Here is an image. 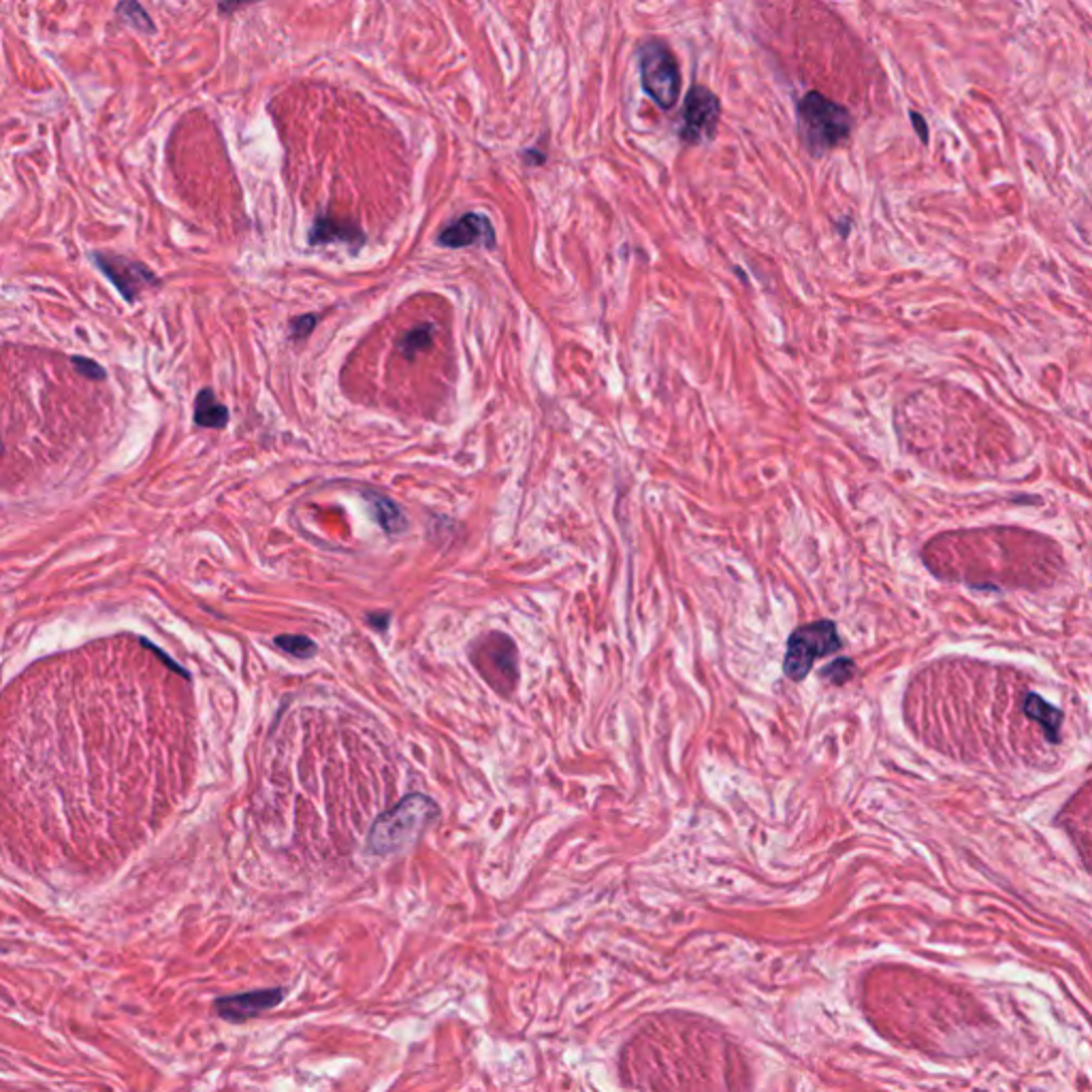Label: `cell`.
Masks as SVG:
<instances>
[{
	"label": "cell",
	"mask_w": 1092,
	"mask_h": 1092,
	"mask_svg": "<svg viewBox=\"0 0 1092 1092\" xmlns=\"http://www.w3.org/2000/svg\"><path fill=\"white\" fill-rule=\"evenodd\" d=\"M389 619H391V615H389V613H385V611L370 613V615L366 617V621H368V626H372V628H374V630H378V632H385V630L389 628Z\"/></svg>",
	"instance_id": "cell-20"
},
{
	"label": "cell",
	"mask_w": 1092,
	"mask_h": 1092,
	"mask_svg": "<svg viewBox=\"0 0 1092 1092\" xmlns=\"http://www.w3.org/2000/svg\"><path fill=\"white\" fill-rule=\"evenodd\" d=\"M363 497H366V501L370 504V510L376 518V523L383 527L389 535H397L408 529V521H406V514L404 510L395 504V501L383 493H376V491H366L363 493Z\"/></svg>",
	"instance_id": "cell-10"
},
{
	"label": "cell",
	"mask_w": 1092,
	"mask_h": 1092,
	"mask_svg": "<svg viewBox=\"0 0 1092 1092\" xmlns=\"http://www.w3.org/2000/svg\"><path fill=\"white\" fill-rule=\"evenodd\" d=\"M911 123H913L915 131H917V135H920V139H922V142L926 144V142H928V125H926V120H924V116H920V114H915V112H911Z\"/></svg>",
	"instance_id": "cell-21"
},
{
	"label": "cell",
	"mask_w": 1092,
	"mask_h": 1092,
	"mask_svg": "<svg viewBox=\"0 0 1092 1092\" xmlns=\"http://www.w3.org/2000/svg\"><path fill=\"white\" fill-rule=\"evenodd\" d=\"M438 818V805L425 794H410L402 803L380 816L368 837V849L374 856L397 854L412 845L423 828Z\"/></svg>",
	"instance_id": "cell-2"
},
{
	"label": "cell",
	"mask_w": 1092,
	"mask_h": 1092,
	"mask_svg": "<svg viewBox=\"0 0 1092 1092\" xmlns=\"http://www.w3.org/2000/svg\"><path fill=\"white\" fill-rule=\"evenodd\" d=\"M721 118L719 96L702 83H693L683 100L679 137L687 146H700L717 135Z\"/></svg>",
	"instance_id": "cell-6"
},
{
	"label": "cell",
	"mask_w": 1092,
	"mask_h": 1092,
	"mask_svg": "<svg viewBox=\"0 0 1092 1092\" xmlns=\"http://www.w3.org/2000/svg\"><path fill=\"white\" fill-rule=\"evenodd\" d=\"M433 334H436V326H433L431 322L412 329V332H408V334L400 340V353H402L408 361H412L416 355L429 349L431 342H433Z\"/></svg>",
	"instance_id": "cell-14"
},
{
	"label": "cell",
	"mask_w": 1092,
	"mask_h": 1092,
	"mask_svg": "<svg viewBox=\"0 0 1092 1092\" xmlns=\"http://www.w3.org/2000/svg\"><path fill=\"white\" fill-rule=\"evenodd\" d=\"M843 647L835 621H816L796 630L786 649L784 672L790 681H803L820 657L837 653Z\"/></svg>",
	"instance_id": "cell-4"
},
{
	"label": "cell",
	"mask_w": 1092,
	"mask_h": 1092,
	"mask_svg": "<svg viewBox=\"0 0 1092 1092\" xmlns=\"http://www.w3.org/2000/svg\"><path fill=\"white\" fill-rule=\"evenodd\" d=\"M73 368L85 376V378H92V380H102L105 378V370H102L96 361L92 359H83V357H73Z\"/></svg>",
	"instance_id": "cell-19"
},
{
	"label": "cell",
	"mask_w": 1092,
	"mask_h": 1092,
	"mask_svg": "<svg viewBox=\"0 0 1092 1092\" xmlns=\"http://www.w3.org/2000/svg\"><path fill=\"white\" fill-rule=\"evenodd\" d=\"M640 81L645 92L664 112L674 110L681 98V68L677 56L662 39H649L638 49Z\"/></svg>",
	"instance_id": "cell-3"
},
{
	"label": "cell",
	"mask_w": 1092,
	"mask_h": 1092,
	"mask_svg": "<svg viewBox=\"0 0 1092 1092\" xmlns=\"http://www.w3.org/2000/svg\"><path fill=\"white\" fill-rule=\"evenodd\" d=\"M275 647L282 649L284 653L292 655V657H299V660H309V657H314L318 647L314 645V640H309L307 636L303 634H282V636H275Z\"/></svg>",
	"instance_id": "cell-15"
},
{
	"label": "cell",
	"mask_w": 1092,
	"mask_h": 1092,
	"mask_svg": "<svg viewBox=\"0 0 1092 1092\" xmlns=\"http://www.w3.org/2000/svg\"><path fill=\"white\" fill-rule=\"evenodd\" d=\"M1022 708H1025V713L1039 721L1044 725V730L1048 734V738L1052 742H1059L1061 740V723H1063V710L1056 708L1052 704H1048L1042 696H1037V693H1029V696L1025 698V702H1022Z\"/></svg>",
	"instance_id": "cell-12"
},
{
	"label": "cell",
	"mask_w": 1092,
	"mask_h": 1092,
	"mask_svg": "<svg viewBox=\"0 0 1092 1092\" xmlns=\"http://www.w3.org/2000/svg\"><path fill=\"white\" fill-rule=\"evenodd\" d=\"M284 997H286L284 988H267V991L222 997L216 1001V1012L220 1018L229 1022H246L258 1014H265L277 1008Z\"/></svg>",
	"instance_id": "cell-8"
},
{
	"label": "cell",
	"mask_w": 1092,
	"mask_h": 1092,
	"mask_svg": "<svg viewBox=\"0 0 1092 1092\" xmlns=\"http://www.w3.org/2000/svg\"><path fill=\"white\" fill-rule=\"evenodd\" d=\"M329 241H344V244L357 241L361 246L366 237H363V231L355 227V224L340 222L334 218H318L309 231V244H329Z\"/></svg>",
	"instance_id": "cell-11"
},
{
	"label": "cell",
	"mask_w": 1092,
	"mask_h": 1092,
	"mask_svg": "<svg viewBox=\"0 0 1092 1092\" xmlns=\"http://www.w3.org/2000/svg\"><path fill=\"white\" fill-rule=\"evenodd\" d=\"M470 660L501 696H510L518 683V655L512 640L501 632H489L474 640L470 647Z\"/></svg>",
	"instance_id": "cell-5"
},
{
	"label": "cell",
	"mask_w": 1092,
	"mask_h": 1092,
	"mask_svg": "<svg viewBox=\"0 0 1092 1092\" xmlns=\"http://www.w3.org/2000/svg\"><path fill=\"white\" fill-rule=\"evenodd\" d=\"M523 161L527 165H542L544 163V154L540 150H527V152H523Z\"/></svg>",
	"instance_id": "cell-22"
},
{
	"label": "cell",
	"mask_w": 1092,
	"mask_h": 1092,
	"mask_svg": "<svg viewBox=\"0 0 1092 1092\" xmlns=\"http://www.w3.org/2000/svg\"><path fill=\"white\" fill-rule=\"evenodd\" d=\"M320 320L318 314H305V316H299V318H292L290 320V338L292 340H305L311 332H314L316 322Z\"/></svg>",
	"instance_id": "cell-18"
},
{
	"label": "cell",
	"mask_w": 1092,
	"mask_h": 1092,
	"mask_svg": "<svg viewBox=\"0 0 1092 1092\" xmlns=\"http://www.w3.org/2000/svg\"><path fill=\"white\" fill-rule=\"evenodd\" d=\"M438 244L444 248H467L476 244L493 248L495 229L491 220L484 214L467 212L453 224H448V227L440 233Z\"/></svg>",
	"instance_id": "cell-9"
},
{
	"label": "cell",
	"mask_w": 1092,
	"mask_h": 1092,
	"mask_svg": "<svg viewBox=\"0 0 1092 1092\" xmlns=\"http://www.w3.org/2000/svg\"><path fill=\"white\" fill-rule=\"evenodd\" d=\"M796 118H799L803 146L816 159L845 144L854 129V118L849 110L818 90L807 92L799 100Z\"/></svg>",
	"instance_id": "cell-1"
},
{
	"label": "cell",
	"mask_w": 1092,
	"mask_h": 1092,
	"mask_svg": "<svg viewBox=\"0 0 1092 1092\" xmlns=\"http://www.w3.org/2000/svg\"><path fill=\"white\" fill-rule=\"evenodd\" d=\"M195 423L205 429H222L229 423V410L212 389H203L195 402Z\"/></svg>",
	"instance_id": "cell-13"
},
{
	"label": "cell",
	"mask_w": 1092,
	"mask_h": 1092,
	"mask_svg": "<svg viewBox=\"0 0 1092 1092\" xmlns=\"http://www.w3.org/2000/svg\"><path fill=\"white\" fill-rule=\"evenodd\" d=\"M118 13H123L125 20H127L131 26L139 28V30H148V32L154 30V24L148 20L146 11H144L142 7H139V5H135V3L120 5V7H118Z\"/></svg>",
	"instance_id": "cell-17"
},
{
	"label": "cell",
	"mask_w": 1092,
	"mask_h": 1092,
	"mask_svg": "<svg viewBox=\"0 0 1092 1092\" xmlns=\"http://www.w3.org/2000/svg\"><path fill=\"white\" fill-rule=\"evenodd\" d=\"M92 258L96 267L110 277L112 284L129 303L135 301L146 288L159 284V277L154 275V271L144 263L133 261V258L107 252H94Z\"/></svg>",
	"instance_id": "cell-7"
},
{
	"label": "cell",
	"mask_w": 1092,
	"mask_h": 1092,
	"mask_svg": "<svg viewBox=\"0 0 1092 1092\" xmlns=\"http://www.w3.org/2000/svg\"><path fill=\"white\" fill-rule=\"evenodd\" d=\"M854 672H856V666L852 660H837L822 672V677L830 681L832 685H843L854 677Z\"/></svg>",
	"instance_id": "cell-16"
}]
</instances>
